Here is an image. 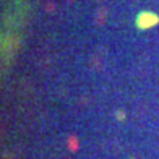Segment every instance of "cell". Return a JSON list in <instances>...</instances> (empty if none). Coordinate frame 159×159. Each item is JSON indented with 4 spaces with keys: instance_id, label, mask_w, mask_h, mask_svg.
<instances>
[{
    "instance_id": "obj_1",
    "label": "cell",
    "mask_w": 159,
    "mask_h": 159,
    "mask_svg": "<svg viewBox=\"0 0 159 159\" xmlns=\"http://www.w3.org/2000/svg\"><path fill=\"white\" fill-rule=\"evenodd\" d=\"M159 23V17L153 12H141L135 20V25L138 29H148Z\"/></svg>"
}]
</instances>
